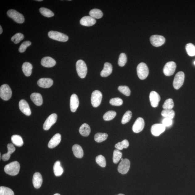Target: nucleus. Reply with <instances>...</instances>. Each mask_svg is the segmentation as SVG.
<instances>
[{"label":"nucleus","instance_id":"1","mask_svg":"<svg viewBox=\"0 0 195 195\" xmlns=\"http://www.w3.org/2000/svg\"><path fill=\"white\" fill-rule=\"evenodd\" d=\"M20 165L17 161H14L6 165L4 168L5 172L11 176L17 175L19 172Z\"/></svg>","mask_w":195,"mask_h":195},{"label":"nucleus","instance_id":"2","mask_svg":"<svg viewBox=\"0 0 195 195\" xmlns=\"http://www.w3.org/2000/svg\"><path fill=\"white\" fill-rule=\"evenodd\" d=\"M76 68L78 75L80 78H84L86 77L88 69L85 63L83 60H79L77 61Z\"/></svg>","mask_w":195,"mask_h":195},{"label":"nucleus","instance_id":"3","mask_svg":"<svg viewBox=\"0 0 195 195\" xmlns=\"http://www.w3.org/2000/svg\"><path fill=\"white\" fill-rule=\"evenodd\" d=\"M137 70L138 76L139 79L141 80L146 79L149 75V69L145 63H139L138 65Z\"/></svg>","mask_w":195,"mask_h":195},{"label":"nucleus","instance_id":"4","mask_svg":"<svg viewBox=\"0 0 195 195\" xmlns=\"http://www.w3.org/2000/svg\"><path fill=\"white\" fill-rule=\"evenodd\" d=\"M12 92L11 89L7 84H4L0 88V97L5 101H8L11 98Z\"/></svg>","mask_w":195,"mask_h":195},{"label":"nucleus","instance_id":"5","mask_svg":"<svg viewBox=\"0 0 195 195\" xmlns=\"http://www.w3.org/2000/svg\"><path fill=\"white\" fill-rule=\"evenodd\" d=\"M48 36L50 39L60 42H65L68 40L67 35L57 31H50L48 33Z\"/></svg>","mask_w":195,"mask_h":195},{"label":"nucleus","instance_id":"6","mask_svg":"<svg viewBox=\"0 0 195 195\" xmlns=\"http://www.w3.org/2000/svg\"><path fill=\"white\" fill-rule=\"evenodd\" d=\"M8 16L15 22L22 24L24 22L25 18L23 15L14 10H10L7 12Z\"/></svg>","mask_w":195,"mask_h":195},{"label":"nucleus","instance_id":"7","mask_svg":"<svg viewBox=\"0 0 195 195\" xmlns=\"http://www.w3.org/2000/svg\"><path fill=\"white\" fill-rule=\"evenodd\" d=\"M185 79V74L183 72H178L176 74L173 81V86L176 89H179L183 86Z\"/></svg>","mask_w":195,"mask_h":195},{"label":"nucleus","instance_id":"8","mask_svg":"<svg viewBox=\"0 0 195 195\" xmlns=\"http://www.w3.org/2000/svg\"><path fill=\"white\" fill-rule=\"evenodd\" d=\"M102 98V94L100 91L95 90L91 96V103L93 107H97L100 105Z\"/></svg>","mask_w":195,"mask_h":195},{"label":"nucleus","instance_id":"9","mask_svg":"<svg viewBox=\"0 0 195 195\" xmlns=\"http://www.w3.org/2000/svg\"><path fill=\"white\" fill-rule=\"evenodd\" d=\"M176 68V65L175 62L169 61L164 65L163 71L165 75L167 76H171L174 73Z\"/></svg>","mask_w":195,"mask_h":195},{"label":"nucleus","instance_id":"10","mask_svg":"<svg viewBox=\"0 0 195 195\" xmlns=\"http://www.w3.org/2000/svg\"><path fill=\"white\" fill-rule=\"evenodd\" d=\"M130 167V161L127 159H123L121 161L118 167V172L125 174L128 172Z\"/></svg>","mask_w":195,"mask_h":195},{"label":"nucleus","instance_id":"11","mask_svg":"<svg viewBox=\"0 0 195 195\" xmlns=\"http://www.w3.org/2000/svg\"><path fill=\"white\" fill-rule=\"evenodd\" d=\"M57 119V115L56 114H52L47 118L43 125L44 130H49L53 125L56 123Z\"/></svg>","mask_w":195,"mask_h":195},{"label":"nucleus","instance_id":"12","mask_svg":"<svg viewBox=\"0 0 195 195\" xmlns=\"http://www.w3.org/2000/svg\"><path fill=\"white\" fill-rule=\"evenodd\" d=\"M150 41L152 45L156 47L162 46L165 42V39L163 36L160 35H152L150 38Z\"/></svg>","mask_w":195,"mask_h":195},{"label":"nucleus","instance_id":"13","mask_svg":"<svg viewBox=\"0 0 195 195\" xmlns=\"http://www.w3.org/2000/svg\"><path fill=\"white\" fill-rule=\"evenodd\" d=\"M145 126V122L143 118H138L135 121L132 127L133 132L139 133L143 131Z\"/></svg>","mask_w":195,"mask_h":195},{"label":"nucleus","instance_id":"14","mask_svg":"<svg viewBox=\"0 0 195 195\" xmlns=\"http://www.w3.org/2000/svg\"><path fill=\"white\" fill-rule=\"evenodd\" d=\"M166 129V127L162 124H155L151 128L152 134L155 136H158L164 132Z\"/></svg>","mask_w":195,"mask_h":195},{"label":"nucleus","instance_id":"15","mask_svg":"<svg viewBox=\"0 0 195 195\" xmlns=\"http://www.w3.org/2000/svg\"><path fill=\"white\" fill-rule=\"evenodd\" d=\"M19 107L20 111L25 115L27 116L31 115V111L30 108L26 101L24 99L20 100L19 103Z\"/></svg>","mask_w":195,"mask_h":195},{"label":"nucleus","instance_id":"16","mask_svg":"<svg viewBox=\"0 0 195 195\" xmlns=\"http://www.w3.org/2000/svg\"><path fill=\"white\" fill-rule=\"evenodd\" d=\"M150 101L152 106L155 108L158 106L160 100V95L155 91L150 92L149 96Z\"/></svg>","mask_w":195,"mask_h":195},{"label":"nucleus","instance_id":"17","mask_svg":"<svg viewBox=\"0 0 195 195\" xmlns=\"http://www.w3.org/2000/svg\"><path fill=\"white\" fill-rule=\"evenodd\" d=\"M53 84V81L49 78H41L37 81V84L40 87L48 88L51 87Z\"/></svg>","mask_w":195,"mask_h":195},{"label":"nucleus","instance_id":"18","mask_svg":"<svg viewBox=\"0 0 195 195\" xmlns=\"http://www.w3.org/2000/svg\"><path fill=\"white\" fill-rule=\"evenodd\" d=\"M79 101L77 95L73 94L72 95L70 98V106L72 112H75L79 106Z\"/></svg>","mask_w":195,"mask_h":195},{"label":"nucleus","instance_id":"19","mask_svg":"<svg viewBox=\"0 0 195 195\" xmlns=\"http://www.w3.org/2000/svg\"><path fill=\"white\" fill-rule=\"evenodd\" d=\"M95 19L90 16H85L81 18L80 21L81 24L86 27H90L96 23Z\"/></svg>","mask_w":195,"mask_h":195},{"label":"nucleus","instance_id":"20","mask_svg":"<svg viewBox=\"0 0 195 195\" xmlns=\"http://www.w3.org/2000/svg\"><path fill=\"white\" fill-rule=\"evenodd\" d=\"M61 140V135L59 133H57L54 135L49 142L48 147L51 149L56 147L60 143Z\"/></svg>","mask_w":195,"mask_h":195},{"label":"nucleus","instance_id":"21","mask_svg":"<svg viewBox=\"0 0 195 195\" xmlns=\"http://www.w3.org/2000/svg\"><path fill=\"white\" fill-rule=\"evenodd\" d=\"M42 66L48 68L52 67L56 64V61L50 57L47 56L42 58L41 61Z\"/></svg>","mask_w":195,"mask_h":195},{"label":"nucleus","instance_id":"22","mask_svg":"<svg viewBox=\"0 0 195 195\" xmlns=\"http://www.w3.org/2000/svg\"><path fill=\"white\" fill-rule=\"evenodd\" d=\"M42 176L39 172H36L34 174L33 178V184L35 188L39 189L41 187L42 184Z\"/></svg>","mask_w":195,"mask_h":195},{"label":"nucleus","instance_id":"23","mask_svg":"<svg viewBox=\"0 0 195 195\" xmlns=\"http://www.w3.org/2000/svg\"><path fill=\"white\" fill-rule=\"evenodd\" d=\"M112 72V66L111 63H105L103 69L101 72V75L102 77H107L111 75Z\"/></svg>","mask_w":195,"mask_h":195},{"label":"nucleus","instance_id":"24","mask_svg":"<svg viewBox=\"0 0 195 195\" xmlns=\"http://www.w3.org/2000/svg\"><path fill=\"white\" fill-rule=\"evenodd\" d=\"M31 99L36 105L40 106L43 103L42 95L39 93H33L31 95Z\"/></svg>","mask_w":195,"mask_h":195},{"label":"nucleus","instance_id":"25","mask_svg":"<svg viewBox=\"0 0 195 195\" xmlns=\"http://www.w3.org/2000/svg\"><path fill=\"white\" fill-rule=\"evenodd\" d=\"M72 150L74 155L78 158H81L84 156V151L82 147L78 144H75L73 146Z\"/></svg>","mask_w":195,"mask_h":195},{"label":"nucleus","instance_id":"26","mask_svg":"<svg viewBox=\"0 0 195 195\" xmlns=\"http://www.w3.org/2000/svg\"><path fill=\"white\" fill-rule=\"evenodd\" d=\"M90 127L88 124L84 123L80 128L79 132L82 136L87 137L90 135Z\"/></svg>","mask_w":195,"mask_h":195},{"label":"nucleus","instance_id":"27","mask_svg":"<svg viewBox=\"0 0 195 195\" xmlns=\"http://www.w3.org/2000/svg\"><path fill=\"white\" fill-rule=\"evenodd\" d=\"M22 68L23 73L27 77L31 75L33 69V66L31 64L27 62L24 63L22 65Z\"/></svg>","mask_w":195,"mask_h":195},{"label":"nucleus","instance_id":"28","mask_svg":"<svg viewBox=\"0 0 195 195\" xmlns=\"http://www.w3.org/2000/svg\"><path fill=\"white\" fill-rule=\"evenodd\" d=\"M54 172L56 176H60L63 174L64 170L61 166L60 162L57 161L55 163L53 166Z\"/></svg>","mask_w":195,"mask_h":195},{"label":"nucleus","instance_id":"29","mask_svg":"<svg viewBox=\"0 0 195 195\" xmlns=\"http://www.w3.org/2000/svg\"><path fill=\"white\" fill-rule=\"evenodd\" d=\"M11 139L12 143L18 147H21L24 144V142L22 137L20 135H12Z\"/></svg>","mask_w":195,"mask_h":195},{"label":"nucleus","instance_id":"30","mask_svg":"<svg viewBox=\"0 0 195 195\" xmlns=\"http://www.w3.org/2000/svg\"><path fill=\"white\" fill-rule=\"evenodd\" d=\"M90 16L94 19H99L102 17L103 13L102 11L98 9L91 10L89 12Z\"/></svg>","mask_w":195,"mask_h":195},{"label":"nucleus","instance_id":"31","mask_svg":"<svg viewBox=\"0 0 195 195\" xmlns=\"http://www.w3.org/2000/svg\"><path fill=\"white\" fill-rule=\"evenodd\" d=\"M108 137V135L107 133H98L95 135L94 140L97 143H100L105 141Z\"/></svg>","mask_w":195,"mask_h":195},{"label":"nucleus","instance_id":"32","mask_svg":"<svg viewBox=\"0 0 195 195\" xmlns=\"http://www.w3.org/2000/svg\"><path fill=\"white\" fill-rule=\"evenodd\" d=\"M161 115L163 117L172 119L175 116V112L172 109H164L161 112Z\"/></svg>","mask_w":195,"mask_h":195},{"label":"nucleus","instance_id":"33","mask_svg":"<svg viewBox=\"0 0 195 195\" xmlns=\"http://www.w3.org/2000/svg\"><path fill=\"white\" fill-rule=\"evenodd\" d=\"M185 49L189 56H195V46L191 43L186 44Z\"/></svg>","mask_w":195,"mask_h":195},{"label":"nucleus","instance_id":"34","mask_svg":"<svg viewBox=\"0 0 195 195\" xmlns=\"http://www.w3.org/2000/svg\"><path fill=\"white\" fill-rule=\"evenodd\" d=\"M129 146V142L127 139H124L121 142L116 143L115 147L118 150H121L123 149H126Z\"/></svg>","mask_w":195,"mask_h":195},{"label":"nucleus","instance_id":"35","mask_svg":"<svg viewBox=\"0 0 195 195\" xmlns=\"http://www.w3.org/2000/svg\"><path fill=\"white\" fill-rule=\"evenodd\" d=\"M39 10L42 15L46 17H52L54 15V13L52 10L46 8L41 7L40 8Z\"/></svg>","mask_w":195,"mask_h":195},{"label":"nucleus","instance_id":"36","mask_svg":"<svg viewBox=\"0 0 195 195\" xmlns=\"http://www.w3.org/2000/svg\"><path fill=\"white\" fill-rule=\"evenodd\" d=\"M116 115V112L113 111H107L103 116V119L105 121H110L115 118Z\"/></svg>","mask_w":195,"mask_h":195},{"label":"nucleus","instance_id":"37","mask_svg":"<svg viewBox=\"0 0 195 195\" xmlns=\"http://www.w3.org/2000/svg\"><path fill=\"white\" fill-rule=\"evenodd\" d=\"M122 154L119 150H114L113 156V161L114 164H117L120 159H122Z\"/></svg>","mask_w":195,"mask_h":195},{"label":"nucleus","instance_id":"38","mask_svg":"<svg viewBox=\"0 0 195 195\" xmlns=\"http://www.w3.org/2000/svg\"><path fill=\"white\" fill-rule=\"evenodd\" d=\"M0 195H14V193L13 191L9 188L5 186H1Z\"/></svg>","mask_w":195,"mask_h":195},{"label":"nucleus","instance_id":"39","mask_svg":"<svg viewBox=\"0 0 195 195\" xmlns=\"http://www.w3.org/2000/svg\"><path fill=\"white\" fill-rule=\"evenodd\" d=\"M24 35L21 33H17L11 38V41L15 44H18L24 39Z\"/></svg>","mask_w":195,"mask_h":195},{"label":"nucleus","instance_id":"40","mask_svg":"<svg viewBox=\"0 0 195 195\" xmlns=\"http://www.w3.org/2000/svg\"><path fill=\"white\" fill-rule=\"evenodd\" d=\"M95 160L97 164L101 167H105L106 165L105 157L101 155L96 157Z\"/></svg>","mask_w":195,"mask_h":195},{"label":"nucleus","instance_id":"41","mask_svg":"<svg viewBox=\"0 0 195 195\" xmlns=\"http://www.w3.org/2000/svg\"><path fill=\"white\" fill-rule=\"evenodd\" d=\"M132 117V112L130 111H127L123 116L122 123V124H125L128 122Z\"/></svg>","mask_w":195,"mask_h":195},{"label":"nucleus","instance_id":"42","mask_svg":"<svg viewBox=\"0 0 195 195\" xmlns=\"http://www.w3.org/2000/svg\"><path fill=\"white\" fill-rule=\"evenodd\" d=\"M118 89L122 94L127 96H130L131 90L128 86H118Z\"/></svg>","mask_w":195,"mask_h":195},{"label":"nucleus","instance_id":"43","mask_svg":"<svg viewBox=\"0 0 195 195\" xmlns=\"http://www.w3.org/2000/svg\"><path fill=\"white\" fill-rule=\"evenodd\" d=\"M174 107V103L172 99H167L165 101L164 105H163V108L164 109L171 110Z\"/></svg>","mask_w":195,"mask_h":195},{"label":"nucleus","instance_id":"44","mask_svg":"<svg viewBox=\"0 0 195 195\" xmlns=\"http://www.w3.org/2000/svg\"><path fill=\"white\" fill-rule=\"evenodd\" d=\"M127 61L126 55L122 53L120 54L118 60V64L120 67H123L126 64Z\"/></svg>","mask_w":195,"mask_h":195},{"label":"nucleus","instance_id":"45","mask_svg":"<svg viewBox=\"0 0 195 195\" xmlns=\"http://www.w3.org/2000/svg\"><path fill=\"white\" fill-rule=\"evenodd\" d=\"M110 103L112 106H120L122 105L123 101L119 98H115L110 99Z\"/></svg>","mask_w":195,"mask_h":195},{"label":"nucleus","instance_id":"46","mask_svg":"<svg viewBox=\"0 0 195 195\" xmlns=\"http://www.w3.org/2000/svg\"><path fill=\"white\" fill-rule=\"evenodd\" d=\"M31 42L29 41H26L23 42L20 45L19 48V52H20L23 53L24 52L26 51L27 47L31 46Z\"/></svg>","mask_w":195,"mask_h":195},{"label":"nucleus","instance_id":"47","mask_svg":"<svg viewBox=\"0 0 195 195\" xmlns=\"http://www.w3.org/2000/svg\"><path fill=\"white\" fill-rule=\"evenodd\" d=\"M173 122L172 120L170 118H165L163 120L162 123L165 127H168L171 126Z\"/></svg>","mask_w":195,"mask_h":195},{"label":"nucleus","instance_id":"48","mask_svg":"<svg viewBox=\"0 0 195 195\" xmlns=\"http://www.w3.org/2000/svg\"><path fill=\"white\" fill-rule=\"evenodd\" d=\"M8 152L7 153L10 155L14 153V152L15 151V148L14 147V146L12 143H9L8 144L7 146Z\"/></svg>","mask_w":195,"mask_h":195},{"label":"nucleus","instance_id":"49","mask_svg":"<svg viewBox=\"0 0 195 195\" xmlns=\"http://www.w3.org/2000/svg\"><path fill=\"white\" fill-rule=\"evenodd\" d=\"M10 157V154L7 153L4 154L2 156V160L4 161H7L9 160Z\"/></svg>","mask_w":195,"mask_h":195},{"label":"nucleus","instance_id":"50","mask_svg":"<svg viewBox=\"0 0 195 195\" xmlns=\"http://www.w3.org/2000/svg\"><path fill=\"white\" fill-rule=\"evenodd\" d=\"M0 29H1V31H0V34L1 35V34L3 32V29L2 28V27L1 25V26H0Z\"/></svg>","mask_w":195,"mask_h":195},{"label":"nucleus","instance_id":"51","mask_svg":"<svg viewBox=\"0 0 195 195\" xmlns=\"http://www.w3.org/2000/svg\"><path fill=\"white\" fill-rule=\"evenodd\" d=\"M36 1H37L40 2V1H42V0H37Z\"/></svg>","mask_w":195,"mask_h":195},{"label":"nucleus","instance_id":"52","mask_svg":"<svg viewBox=\"0 0 195 195\" xmlns=\"http://www.w3.org/2000/svg\"><path fill=\"white\" fill-rule=\"evenodd\" d=\"M54 195H60L58 193H56V194H55Z\"/></svg>","mask_w":195,"mask_h":195},{"label":"nucleus","instance_id":"53","mask_svg":"<svg viewBox=\"0 0 195 195\" xmlns=\"http://www.w3.org/2000/svg\"><path fill=\"white\" fill-rule=\"evenodd\" d=\"M117 195H124L123 194H118Z\"/></svg>","mask_w":195,"mask_h":195},{"label":"nucleus","instance_id":"54","mask_svg":"<svg viewBox=\"0 0 195 195\" xmlns=\"http://www.w3.org/2000/svg\"><path fill=\"white\" fill-rule=\"evenodd\" d=\"M194 64L195 65V61L194 62Z\"/></svg>","mask_w":195,"mask_h":195}]
</instances>
